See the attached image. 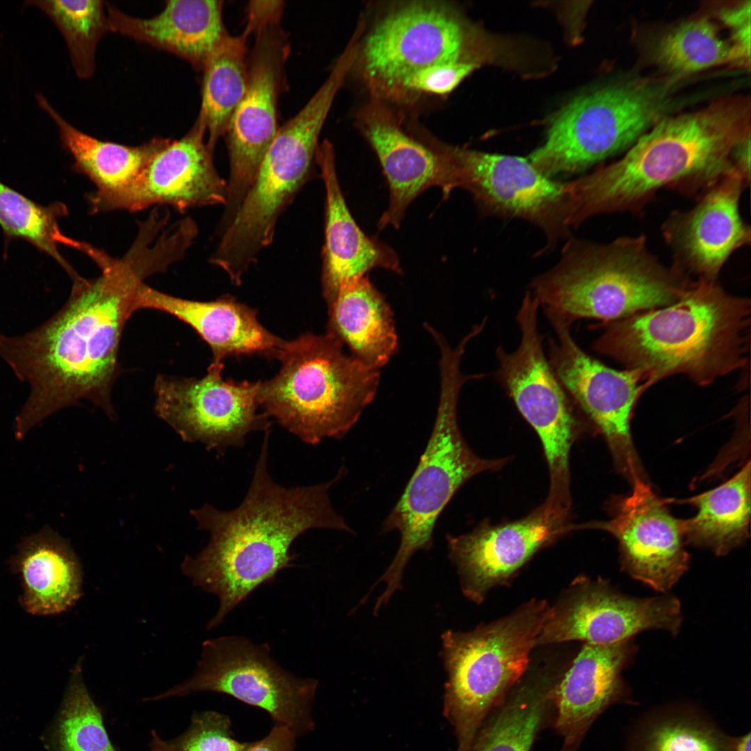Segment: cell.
Masks as SVG:
<instances>
[{"instance_id":"cell-1","label":"cell","mask_w":751,"mask_h":751,"mask_svg":"<svg viewBox=\"0 0 751 751\" xmlns=\"http://www.w3.org/2000/svg\"><path fill=\"white\" fill-rule=\"evenodd\" d=\"M95 263L101 275L72 278L69 299L45 323L22 336L0 334V357L30 385L14 423L18 439L81 399L113 413L111 395L122 331L134 314L138 287L161 273L162 264L154 248L138 241L122 257L104 252Z\"/></svg>"},{"instance_id":"cell-2","label":"cell","mask_w":751,"mask_h":751,"mask_svg":"<svg viewBox=\"0 0 751 751\" xmlns=\"http://www.w3.org/2000/svg\"><path fill=\"white\" fill-rule=\"evenodd\" d=\"M264 432L259 458L242 503L228 511L206 504L192 513L199 528L210 534L209 543L195 557L187 556L181 570L194 586L220 601L207 629L227 615L260 586L272 582L296 556L291 547L305 531L316 528L352 533L334 510L328 494L346 473L341 467L331 481L318 485L285 487L268 472L269 436Z\"/></svg>"},{"instance_id":"cell-3","label":"cell","mask_w":751,"mask_h":751,"mask_svg":"<svg viewBox=\"0 0 751 751\" xmlns=\"http://www.w3.org/2000/svg\"><path fill=\"white\" fill-rule=\"evenodd\" d=\"M749 97H722L665 115L617 161L566 183L570 226L600 213L637 212L670 188L702 194L730 171L736 145L750 136Z\"/></svg>"},{"instance_id":"cell-4","label":"cell","mask_w":751,"mask_h":751,"mask_svg":"<svg viewBox=\"0 0 751 751\" xmlns=\"http://www.w3.org/2000/svg\"><path fill=\"white\" fill-rule=\"evenodd\" d=\"M750 305L717 279H698L670 305L605 323L592 347L649 386L675 374L706 385L745 364Z\"/></svg>"},{"instance_id":"cell-5","label":"cell","mask_w":751,"mask_h":751,"mask_svg":"<svg viewBox=\"0 0 751 751\" xmlns=\"http://www.w3.org/2000/svg\"><path fill=\"white\" fill-rule=\"evenodd\" d=\"M692 280L651 254L643 235L606 244L572 241L558 263L535 278L531 293L550 321L604 323L670 305Z\"/></svg>"},{"instance_id":"cell-6","label":"cell","mask_w":751,"mask_h":751,"mask_svg":"<svg viewBox=\"0 0 751 751\" xmlns=\"http://www.w3.org/2000/svg\"><path fill=\"white\" fill-rule=\"evenodd\" d=\"M344 346L328 332L284 341L276 356L281 362L278 373L259 382L257 397L264 413L308 444L344 437L377 394L380 370L348 354Z\"/></svg>"},{"instance_id":"cell-7","label":"cell","mask_w":751,"mask_h":751,"mask_svg":"<svg viewBox=\"0 0 751 751\" xmlns=\"http://www.w3.org/2000/svg\"><path fill=\"white\" fill-rule=\"evenodd\" d=\"M550 613L546 601L533 599L471 631L442 634L443 713L454 729L455 751L468 750L487 716L526 673Z\"/></svg>"},{"instance_id":"cell-8","label":"cell","mask_w":751,"mask_h":751,"mask_svg":"<svg viewBox=\"0 0 751 751\" xmlns=\"http://www.w3.org/2000/svg\"><path fill=\"white\" fill-rule=\"evenodd\" d=\"M439 370V401L430 438L415 471L382 526V533L397 531L401 538L391 564L371 588L382 581L387 584L376 601L378 606L385 605L395 592L402 589L403 571L414 553L433 548L437 520L458 490L474 476L499 469L506 462L478 456L460 432L458 398L472 376L465 375L454 361L442 362Z\"/></svg>"},{"instance_id":"cell-9","label":"cell","mask_w":751,"mask_h":751,"mask_svg":"<svg viewBox=\"0 0 751 751\" xmlns=\"http://www.w3.org/2000/svg\"><path fill=\"white\" fill-rule=\"evenodd\" d=\"M676 80L623 81L578 97L554 119L529 161L550 177L583 170L628 150L666 115Z\"/></svg>"},{"instance_id":"cell-10","label":"cell","mask_w":751,"mask_h":751,"mask_svg":"<svg viewBox=\"0 0 751 751\" xmlns=\"http://www.w3.org/2000/svg\"><path fill=\"white\" fill-rule=\"evenodd\" d=\"M539 307L537 299L527 291L517 314L520 343L512 352L501 346L496 348V376L541 440L550 480L546 500L566 506L571 501L570 452L579 422L575 404L545 355L544 337L538 330Z\"/></svg>"},{"instance_id":"cell-11","label":"cell","mask_w":751,"mask_h":751,"mask_svg":"<svg viewBox=\"0 0 751 751\" xmlns=\"http://www.w3.org/2000/svg\"><path fill=\"white\" fill-rule=\"evenodd\" d=\"M323 123L300 111L279 128L255 180L211 262L240 285L258 253L272 241L275 224L309 174Z\"/></svg>"},{"instance_id":"cell-12","label":"cell","mask_w":751,"mask_h":751,"mask_svg":"<svg viewBox=\"0 0 751 751\" xmlns=\"http://www.w3.org/2000/svg\"><path fill=\"white\" fill-rule=\"evenodd\" d=\"M317 686L316 679L296 677L280 666L268 644L229 636L203 643L201 659L190 679L145 700L202 691L223 693L262 709L275 724L300 736L314 728L312 707Z\"/></svg>"},{"instance_id":"cell-13","label":"cell","mask_w":751,"mask_h":751,"mask_svg":"<svg viewBox=\"0 0 751 751\" xmlns=\"http://www.w3.org/2000/svg\"><path fill=\"white\" fill-rule=\"evenodd\" d=\"M281 17L257 21L248 29L254 45L247 61V85L225 132L230 163L221 223L229 225L251 187L279 129L277 106L289 54Z\"/></svg>"},{"instance_id":"cell-14","label":"cell","mask_w":751,"mask_h":751,"mask_svg":"<svg viewBox=\"0 0 751 751\" xmlns=\"http://www.w3.org/2000/svg\"><path fill=\"white\" fill-rule=\"evenodd\" d=\"M467 35L450 9L415 2L391 11L371 29L357 58L372 96L397 99L403 84L428 67L469 60Z\"/></svg>"},{"instance_id":"cell-15","label":"cell","mask_w":751,"mask_h":751,"mask_svg":"<svg viewBox=\"0 0 751 751\" xmlns=\"http://www.w3.org/2000/svg\"><path fill=\"white\" fill-rule=\"evenodd\" d=\"M429 146L443 167L445 197L462 188L472 195L483 212L532 222L544 229L550 241L565 233V183L551 180L529 160L434 140Z\"/></svg>"},{"instance_id":"cell-16","label":"cell","mask_w":751,"mask_h":751,"mask_svg":"<svg viewBox=\"0 0 751 751\" xmlns=\"http://www.w3.org/2000/svg\"><path fill=\"white\" fill-rule=\"evenodd\" d=\"M549 361L568 395L604 436L615 465L631 485L647 480L635 449L631 419L640 395L649 386L635 369L617 371L588 355L572 337L571 327L551 323Z\"/></svg>"},{"instance_id":"cell-17","label":"cell","mask_w":751,"mask_h":751,"mask_svg":"<svg viewBox=\"0 0 751 751\" xmlns=\"http://www.w3.org/2000/svg\"><path fill=\"white\" fill-rule=\"evenodd\" d=\"M223 363L210 364L202 378L158 375L155 410L181 437L199 442L223 456L241 448L250 432L270 429L268 417L258 412L259 382L223 380Z\"/></svg>"},{"instance_id":"cell-18","label":"cell","mask_w":751,"mask_h":751,"mask_svg":"<svg viewBox=\"0 0 751 751\" xmlns=\"http://www.w3.org/2000/svg\"><path fill=\"white\" fill-rule=\"evenodd\" d=\"M681 604L673 596L636 598L622 594L606 579H576L554 606L537 645L569 641L611 645L647 629L679 632Z\"/></svg>"},{"instance_id":"cell-19","label":"cell","mask_w":751,"mask_h":751,"mask_svg":"<svg viewBox=\"0 0 751 751\" xmlns=\"http://www.w3.org/2000/svg\"><path fill=\"white\" fill-rule=\"evenodd\" d=\"M631 492L611 502V518L574 528H597L618 542L621 568L631 577L665 592L679 580L689 564L684 549L682 519L673 517L666 501L659 498L645 480H636Z\"/></svg>"},{"instance_id":"cell-20","label":"cell","mask_w":751,"mask_h":751,"mask_svg":"<svg viewBox=\"0 0 751 751\" xmlns=\"http://www.w3.org/2000/svg\"><path fill=\"white\" fill-rule=\"evenodd\" d=\"M197 121L182 138L171 140L128 186L111 194L89 195L92 213L138 211L152 206L179 211L225 203L227 184L217 173L212 152Z\"/></svg>"},{"instance_id":"cell-21","label":"cell","mask_w":751,"mask_h":751,"mask_svg":"<svg viewBox=\"0 0 751 751\" xmlns=\"http://www.w3.org/2000/svg\"><path fill=\"white\" fill-rule=\"evenodd\" d=\"M565 521L542 505L515 522L496 526L484 522L466 534H447L448 556L456 567L463 595L477 604L483 602L538 551L565 533Z\"/></svg>"},{"instance_id":"cell-22","label":"cell","mask_w":751,"mask_h":751,"mask_svg":"<svg viewBox=\"0 0 751 751\" xmlns=\"http://www.w3.org/2000/svg\"><path fill=\"white\" fill-rule=\"evenodd\" d=\"M749 184L732 170L704 191L687 211L672 212L662 225L672 267L691 279L716 280L734 251L750 242L739 208Z\"/></svg>"},{"instance_id":"cell-23","label":"cell","mask_w":751,"mask_h":751,"mask_svg":"<svg viewBox=\"0 0 751 751\" xmlns=\"http://www.w3.org/2000/svg\"><path fill=\"white\" fill-rule=\"evenodd\" d=\"M357 124L378 159L389 188V206L378 220V229L389 225L397 229L418 195L433 186L443 188L442 163L430 147L404 132L378 97L371 96Z\"/></svg>"},{"instance_id":"cell-24","label":"cell","mask_w":751,"mask_h":751,"mask_svg":"<svg viewBox=\"0 0 751 751\" xmlns=\"http://www.w3.org/2000/svg\"><path fill=\"white\" fill-rule=\"evenodd\" d=\"M636 652L630 639L611 645L584 643L554 693V727L564 743L579 745L593 722L626 693L621 672Z\"/></svg>"},{"instance_id":"cell-25","label":"cell","mask_w":751,"mask_h":751,"mask_svg":"<svg viewBox=\"0 0 751 751\" xmlns=\"http://www.w3.org/2000/svg\"><path fill=\"white\" fill-rule=\"evenodd\" d=\"M315 158L326 193L322 289L328 307L341 287L367 276L374 268L398 274L403 271L394 250L367 236L351 215L337 178L332 144L325 140L318 145Z\"/></svg>"},{"instance_id":"cell-26","label":"cell","mask_w":751,"mask_h":751,"mask_svg":"<svg viewBox=\"0 0 751 751\" xmlns=\"http://www.w3.org/2000/svg\"><path fill=\"white\" fill-rule=\"evenodd\" d=\"M142 309L165 312L190 325L211 348V363L243 355L276 357L284 342L259 323L255 309L229 296L206 302L186 300L143 283L132 303L134 313Z\"/></svg>"},{"instance_id":"cell-27","label":"cell","mask_w":751,"mask_h":751,"mask_svg":"<svg viewBox=\"0 0 751 751\" xmlns=\"http://www.w3.org/2000/svg\"><path fill=\"white\" fill-rule=\"evenodd\" d=\"M222 1L170 0L150 18L131 16L105 2L111 32L173 54L203 70L213 51L228 34Z\"/></svg>"},{"instance_id":"cell-28","label":"cell","mask_w":751,"mask_h":751,"mask_svg":"<svg viewBox=\"0 0 751 751\" xmlns=\"http://www.w3.org/2000/svg\"><path fill=\"white\" fill-rule=\"evenodd\" d=\"M533 668L490 713L467 751L531 750L539 732L553 722L554 690L563 672L549 665Z\"/></svg>"},{"instance_id":"cell-29","label":"cell","mask_w":751,"mask_h":751,"mask_svg":"<svg viewBox=\"0 0 751 751\" xmlns=\"http://www.w3.org/2000/svg\"><path fill=\"white\" fill-rule=\"evenodd\" d=\"M12 565L22 581V606L32 615L60 614L81 595L80 563L67 542L50 529L24 539Z\"/></svg>"},{"instance_id":"cell-30","label":"cell","mask_w":751,"mask_h":751,"mask_svg":"<svg viewBox=\"0 0 751 751\" xmlns=\"http://www.w3.org/2000/svg\"><path fill=\"white\" fill-rule=\"evenodd\" d=\"M328 307L327 332L365 365L380 370L398 351L393 311L368 275L341 287Z\"/></svg>"},{"instance_id":"cell-31","label":"cell","mask_w":751,"mask_h":751,"mask_svg":"<svg viewBox=\"0 0 751 751\" xmlns=\"http://www.w3.org/2000/svg\"><path fill=\"white\" fill-rule=\"evenodd\" d=\"M35 97L57 126L62 146L73 159L74 169L89 178L97 187L95 192L100 195L114 193L128 186L155 154L170 141L154 138L140 145L128 146L102 140L71 124L42 93H35Z\"/></svg>"},{"instance_id":"cell-32","label":"cell","mask_w":751,"mask_h":751,"mask_svg":"<svg viewBox=\"0 0 751 751\" xmlns=\"http://www.w3.org/2000/svg\"><path fill=\"white\" fill-rule=\"evenodd\" d=\"M697 508L683 520L684 540L723 556L742 544L749 535L750 462L718 487L684 500Z\"/></svg>"},{"instance_id":"cell-33","label":"cell","mask_w":751,"mask_h":751,"mask_svg":"<svg viewBox=\"0 0 751 751\" xmlns=\"http://www.w3.org/2000/svg\"><path fill=\"white\" fill-rule=\"evenodd\" d=\"M227 34L217 45L203 69L198 123L207 134L213 151L232 113L243 97L247 85V39Z\"/></svg>"},{"instance_id":"cell-34","label":"cell","mask_w":751,"mask_h":751,"mask_svg":"<svg viewBox=\"0 0 751 751\" xmlns=\"http://www.w3.org/2000/svg\"><path fill=\"white\" fill-rule=\"evenodd\" d=\"M655 51L657 63L679 79L712 67L749 68L750 63V58L723 39L718 26L706 17L685 21L669 31Z\"/></svg>"},{"instance_id":"cell-35","label":"cell","mask_w":751,"mask_h":751,"mask_svg":"<svg viewBox=\"0 0 751 751\" xmlns=\"http://www.w3.org/2000/svg\"><path fill=\"white\" fill-rule=\"evenodd\" d=\"M55 24L62 34L72 67L79 79L91 78L96 68V51L100 40L111 32L105 2L99 0L27 1Z\"/></svg>"},{"instance_id":"cell-36","label":"cell","mask_w":751,"mask_h":751,"mask_svg":"<svg viewBox=\"0 0 751 751\" xmlns=\"http://www.w3.org/2000/svg\"><path fill=\"white\" fill-rule=\"evenodd\" d=\"M47 744L50 751H117L108 737L102 711L84 682L81 660L71 672Z\"/></svg>"},{"instance_id":"cell-37","label":"cell","mask_w":751,"mask_h":751,"mask_svg":"<svg viewBox=\"0 0 751 751\" xmlns=\"http://www.w3.org/2000/svg\"><path fill=\"white\" fill-rule=\"evenodd\" d=\"M67 213V208L62 202L39 204L0 181V227L6 239L26 241L51 257L73 277L78 273L58 248L64 236L58 220Z\"/></svg>"},{"instance_id":"cell-38","label":"cell","mask_w":751,"mask_h":751,"mask_svg":"<svg viewBox=\"0 0 751 751\" xmlns=\"http://www.w3.org/2000/svg\"><path fill=\"white\" fill-rule=\"evenodd\" d=\"M730 739L700 719L676 716L650 725L640 751H727Z\"/></svg>"},{"instance_id":"cell-39","label":"cell","mask_w":751,"mask_h":751,"mask_svg":"<svg viewBox=\"0 0 751 751\" xmlns=\"http://www.w3.org/2000/svg\"><path fill=\"white\" fill-rule=\"evenodd\" d=\"M248 743L236 741L229 718L215 711L194 713L188 728L172 739L151 732L150 751H244Z\"/></svg>"},{"instance_id":"cell-40","label":"cell","mask_w":751,"mask_h":751,"mask_svg":"<svg viewBox=\"0 0 751 751\" xmlns=\"http://www.w3.org/2000/svg\"><path fill=\"white\" fill-rule=\"evenodd\" d=\"M478 67L477 63L469 60L441 64L421 70L403 84L396 99L422 93L449 94Z\"/></svg>"},{"instance_id":"cell-41","label":"cell","mask_w":751,"mask_h":751,"mask_svg":"<svg viewBox=\"0 0 751 751\" xmlns=\"http://www.w3.org/2000/svg\"><path fill=\"white\" fill-rule=\"evenodd\" d=\"M750 1L725 5L716 11V17L729 31V40L750 57Z\"/></svg>"},{"instance_id":"cell-42","label":"cell","mask_w":751,"mask_h":751,"mask_svg":"<svg viewBox=\"0 0 751 751\" xmlns=\"http://www.w3.org/2000/svg\"><path fill=\"white\" fill-rule=\"evenodd\" d=\"M296 737L287 727L275 724L266 737L248 743L244 751H294Z\"/></svg>"},{"instance_id":"cell-43","label":"cell","mask_w":751,"mask_h":751,"mask_svg":"<svg viewBox=\"0 0 751 751\" xmlns=\"http://www.w3.org/2000/svg\"><path fill=\"white\" fill-rule=\"evenodd\" d=\"M750 734L730 739L727 751H750Z\"/></svg>"},{"instance_id":"cell-44","label":"cell","mask_w":751,"mask_h":751,"mask_svg":"<svg viewBox=\"0 0 751 751\" xmlns=\"http://www.w3.org/2000/svg\"><path fill=\"white\" fill-rule=\"evenodd\" d=\"M578 747V745H570L564 743L560 751H576Z\"/></svg>"}]
</instances>
